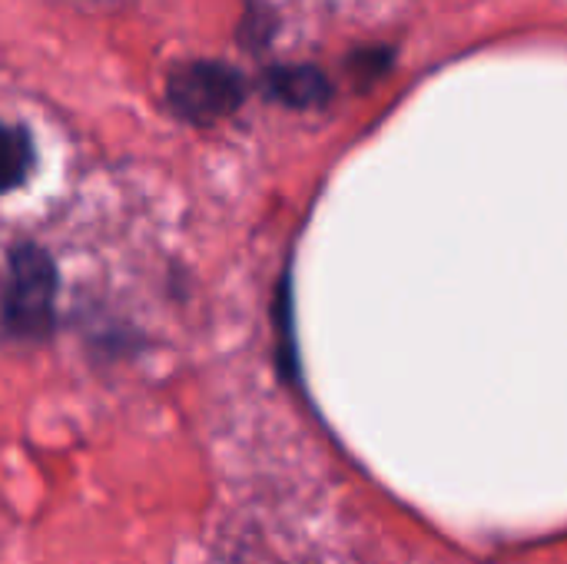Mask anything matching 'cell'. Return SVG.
I'll return each instance as SVG.
<instances>
[{
    "instance_id": "6da1fadb",
    "label": "cell",
    "mask_w": 567,
    "mask_h": 564,
    "mask_svg": "<svg viewBox=\"0 0 567 564\" xmlns=\"http://www.w3.org/2000/svg\"><path fill=\"white\" fill-rule=\"evenodd\" d=\"M60 276L47 249L33 243H20L7 263V283L0 299V322L13 339L43 342L53 332V306H56Z\"/></svg>"
},
{
    "instance_id": "7a4b0ae2",
    "label": "cell",
    "mask_w": 567,
    "mask_h": 564,
    "mask_svg": "<svg viewBox=\"0 0 567 564\" xmlns=\"http://www.w3.org/2000/svg\"><path fill=\"white\" fill-rule=\"evenodd\" d=\"M246 100V80L236 66L219 60H189L176 66L166 80L169 110L193 123L209 126L233 116Z\"/></svg>"
},
{
    "instance_id": "3957f363",
    "label": "cell",
    "mask_w": 567,
    "mask_h": 564,
    "mask_svg": "<svg viewBox=\"0 0 567 564\" xmlns=\"http://www.w3.org/2000/svg\"><path fill=\"white\" fill-rule=\"evenodd\" d=\"M262 93L292 110H316L329 103L332 83L316 66H272L262 73Z\"/></svg>"
},
{
    "instance_id": "277c9868",
    "label": "cell",
    "mask_w": 567,
    "mask_h": 564,
    "mask_svg": "<svg viewBox=\"0 0 567 564\" xmlns=\"http://www.w3.org/2000/svg\"><path fill=\"white\" fill-rule=\"evenodd\" d=\"M33 166H37V146L30 130L17 123H0V196L23 186Z\"/></svg>"
}]
</instances>
